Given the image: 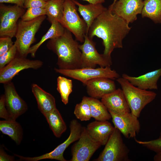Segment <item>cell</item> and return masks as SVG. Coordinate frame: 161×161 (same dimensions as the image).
Returning <instances> with one entry per match:
<instances>
[{
  "mask_svg": "<svg viewBox=\"0 0 161 161\" xmlns=\"http://www.w3.org/2000/svg\"><path fill=\"white\" fill-rule=\"evenodd\" d=\"M131 28L129 23L108 9L94 20L87 35L91 39L96 36L102 40L103 54L112 61V53L115 48L123 47V40Z\"/></svg>",
  "mask_w": 161,
  "mask_h": 161,
  "instance_id": "6da1fadb",
  "label": "cell"
},
{
  "mask_svg": "<svg viewBox=\"0 0 161 161\" xmlns=\"http://www.w3.org/2000/svg\"><path fill=\"white\" fill-rule=\"evenodd\" d=\"M72 32L65 28L64 33L57 38L50 39L47 48L57 55V64L59 68L75 69L81 68V52L79 44L73 38Z\"/></svg>",
  "mask_w": 161,
  "mask_h": 161,
  "instance_id": "7a4b0ae2",
  "label": "cell"
},
{
  "mask_svg": "<svg viewBox=\"0 0 161 161\" xmlns=\"http://www.w3.org/2000/svg\"><path fill=\"white\" fill-rule=\"evenodd\" d=\"M116 80L121 87L131 113L138 118L145 106L155 98L156 93L136 87L122 77Z\"/></svg>",
  "mask_w": 161,
  "mask_h": 161,
  "instance_id": "3957f363",
  "label": "cell"
},
{
  "mask_svg": "<svg viewBox=\"0 0 161 161\" xmlns=\"http://www.w3.org/2000/svg\"><path fill=\"white\" fill-rule=\"evenodd\" d=\"M46 17L43 15L31 21L21 20L18 21L14 43L17 49V55L26 57L31 45L35 41V34Z\"/></svg>",
  "mask_w": 161,
  "mask_h": 161,
  "instance_id": "277c9868",
  "label": "cell"
},
{
  "mask_svg": "<svg viewBox=\"0 0 161 161\" xmlns=\"http://www.w3.org/2000/svg\"><path fill=\"white\" fill-rule=\"evenodd\" d=\"M76 5L73 0H64L63 15L59 23L74 35L77 41L83 43L85 35H87V27L79 16Z\"/></svg>",
  "mask_w": 161,
  "mask_h": 161,
  "instance_id": "5b68a950",
  "label": "cell"
},
{
  "mask_svg": "<svg viewBox=\"0 0 161 161\" xmlns=\"http://www.w3.org/2000/svg\"><path fill=\"white\" fill-rule=\"evenodd\" d=\"M97 161H129V150L124 143L121 133L114 127Z\"/></svg>",
  "mask_w": 161,
  "mask_h": 161,
  "instance_id": "8992f818",
  "label": "cell"
},
{
  "mask_svg": "<svg viewBox=\"0 0 161 161\" xmlns=\"http://www.w3.org/2000/svg\"><path fill=\"white\" fill-rule=\"evenodd\" d=\"M54 70L57 73L80 81L84 85L89 80L97 78H106L113 80L120 77V75L115 70L112 69L110 66L75 69L55 68Z\"/></svg>",
  "mask_w": 161,
  "mask_h": 161,
  "instance_id": "52a82bcc",
  "label": "cell"
},
{
  "mask_svg": "<svg viewBox=\"0 0 161 161\" xmlns=\"http://www.w3.org/2000/svg\"><path fill=\"white\" fill-rule=\"evenodd\" d=\"M23 7L15 4L7 6L0 4V37H15L18 20L24 13Z\"/></svg>",
  "mask_w": 161,
  "mask_h": 161,
  "instance_id": "ba28073f",
  "label": "cell"
},
{
  "mask_svg": "<svg viewBox=\"0 0 161 161\" xmlns=\"http://www.w3.org/2000/svg\"><path fill=\"white\" fill-rule=\"evenodd\" d=\"M82 127L77 120H72L70 123V133L67 139L57 146L51 152L34 157H26L17 155L21 160L37 161L45 159H54L60 161H66L63 156L66 149L72 143L78 140L81 133Z\"/></svg>",
  "mask_w": 161,
  "mask_h": 161,
  "instance_id": "9c48e42d",
  "label": "cell"
},
{
  "mask_svg": "<svg viewBox=\"0 0 161 161\" xmlns=\"http://www.w3.org/2000/svg\"><path fill=\"white\" fill-rule=\"evenodd\" d=\"M95 45L93 39L89 38L87 35H85L83 43L79 45L81 52L82 68H95L97 65L103 67L110 66L112 65V61L103 54H99L96 49Z\"/></svg>",
  "mask_w": 161,
  "mask_h": 161,
  "instance_id": "30bf717a",
  "label": "cell"
},
{
  "mask_svg": "<svg viewBox=\"0 0 161 161\" xmlns=\"http://www.w3.org/2000/svg\"><path fill=\"white\" fill-rule=\"evenodd\" d=\"M17 54L15 58L4 67L0 69V83L4 84L12 80L20 71L25 69H37L42 67V61L30 60Z\"/></svg>",
  "mask_w": 161,
  "mask_h": 161,
  "instance_id": "8fae6325",
  "label": "cell"
},
{
  "mask_svg": "<svg viewBox=\"0 0 161 161\" xmlns=\"http://www.w3.org/2000/svg\"><path fill=\"white\" fill-rule=\"evenodd\" d=\"M78 140L72 148V158L70 161H88L101 145L90 137L84 127H82Z\"/></svg>",
  "mask_w": 161,
  "mask_h": 161,
  "instance_id": "7c38bea8",
  "label": "cell"
},
{
  "mask_svg": "<svg viewBox=\"0 0 161 161\" xmlns=\"http://www.w3.org/2000/svg\"><path fill=\"white\" fill-rule=\"evenodd\" d=\"M114 127L126 138H134L139 132L140 125L138 117L131 112L118 114L109 111Z\"/></svg>",
  "mask_w": 161,
  "mask_h": 161,
  "instance_id": "4fadbf2b",
  "label": "cell"
},
{
  "mask_svg": "<svg viewBox=\"0 0 161 161\" xmlns=\"http://www.w3.org/2000/svg\"><path fill=\"white\" fill-rule=\"evenodd\" d=\"M143 6L142 0H118L108 9L129 24L137 20V15L142 13Z\"/></svg>",
  "mask_w": 161,
  "mask_h": 161,
  "instance_id": "5bb4252c",
  "label": "cell"
},
{
  "mask_svg": "<svg viewBox=\"0 0 161 161\" xmlns=\"http://www.w3.org/2000/svg\"><path fill=\"white\" fill-rule=\"evenodd\" d=\"M4 84L6 108L11 119L16 120L27 111V106L17 93L13 82Z\"/></svg>",
  "mask_w": 161,
  "mask_h": 161,
  "instance_id": "9a60e30c",
  "label": "cell"
},
{
  "mask_svg": "<svg viewBox=\"0 0 161 161\" xmlns=\"http://www.w3.org/2000/svg\"><path fill=\"white\" fill-rule=\"evenodd\" d=\"M84 85L86 86L88 95L91 97L97 99L101 98L116 89L114 81L106 78H97L91 79Z\"/></svg>",
  "mask_w": 161,
  "mask_h": 161,
  "instance_id": "2e32d148",
  "label": "cell"
},
{
  "mask_svg": "<svg viewBox=\"0 0 161 161\" xmlns=\"http://www.w3.org/2000/svg\"><path fill=\"white\" fill-rule=\"evenodd\" d=\"M101 101L108 111L123 114L131 112L129 107L122 89H116L104 96Z\"/></svg>",
  "mask_w": 161,
  "mask_h": 161,
  "instance_id": "e0dca14e",
  "label": "cell"
},
{
  "mask_svg": "<svg viewBox=\"0 0 161 161\" xmlns=\"http://www.w3.org/2000/svg\"><path fill=\"white\" fill-rule=\"evenodd\" d=\"M114 129L108 120H96L89 123L86 127L90 137L101 145H106Z\"/></svg>",
  "mask_w": 161,
  "mask_h": 161,
  "instance_id": "ac0fdd59",
  "label": "cell"
},
{
  "mask_svg": "<svg viewBox=\"0 0 161 161\" xmlns=\"http://www.w3.org/2000/svg\"><path fill=\"white\" fill-rule=\"evenodd\" d=\"M161 76V67L138 77L130 76L123 73L122 77L133 85L141 89L148 90L158 89L157 82Z\"/></svg>",
  "mask_w": 161,
  "mask_h": 161,
  "instance_id": "d6986e66",
  "label": "cell"
},
{
  "mask_svg": "<svg viewBox=\"0 0 161 161\" xmlns=\"http://www.w3.org/2000/svg\"><path fill=\"white\" fill-rule=\"evenodd\" d=\"M73 0L78 6V11L87 24L88 33L94 20L108 9L103 6L102 3L83 5L75 0Z\"/></svg>",
  "mask_w": 161,
  "mask_h": 161,
  "instance_id": "ffe728a7",
  "label": "cell"
},
{
  "mask_svg": "<svg viewBox=\"0 0 161 161\" xmlns=\"http://www.w3.org/2000/svg\"><path fill=\"white\" fill-rule=\"evenodd\" d=\"M32 91L36 98L38 108L44 115L56 108L54 97L38 85H32Z\"/></svg>",
  "mask_w": 161,
  "mask_h": 161,
  "instance_id": "44dd1931",
  "label": "cell"
},
{
  "mask_svg": "<svg viewBox=\"0 0 161 161\" xmlns=\"http://www.w3.org/2000/svg\"><path fill=\"white\" fill-rule=\"evenodd\" d=\"M0 130L19 145L23 137V130L20 124L13 120H4L0 121Z\"/></svg>",
  "mask_w": 161,
  "mask_h": 161,
  "instance_id": "7402d4cb",
  "label": "cell"
},
{
  "mask_svg": "<svg viewBox=\"0 0 161 161\" xmlns=\"http://www.w3.org/2000/svg\"><path fill=\"white\" fill-rule=\"evenodd\" d=\"M54 135L59 138L67 129L66 125L56 108L44 115Z\"/></svg>",
  "mask_w": 161,
  "mask_h": 161,
  "instance_id": "603a6c76",
  "label": "cell"
},
{
  "mask_svg": "<svg viewBox=\"0 0 161 161\" xmlns=\"http://www.w3.org/2000/svg\"><path fill=\"white\" fill-rule=\"evenodd\" d=\"M143 18H148L155 24L161 23V0H145L141 13Z\"/></svg>",
  "mask_w": 161,
  "mask_h": 161,
  "instance_id": "cb8c5ba5",
  "label": "cell"
},
{
  "mask_svg": "<svg viewBox=\"0 0 161 161\" xmlns=\"http://www.w3.org/2000/svg\"><path fill=\"white\" fill-rule=\"evenodd\" d=\"M65 29L59 22L52 23L50 27L40 40L36 44L30 47L28 54H31L32 57H35L36 51L44 42L48 39L55 38L62 35L64 33Z\"/></svg>",
  "mask_w": 161,
  "mask_h": 161,
  "instance_id": "d4e9b609",
  "label": "cell"
},
{
  "mask_svg": "<svg viewBox=\"0 0 161 161\" xmlns=\"http://www.w3.org/2000/svg\"><path fill=\"white\" fill-rule=\"evenodd\" d=\"M64 0H49L47 1L45 8L47 19L51 23L59 22L62 19L64 13Z\"/></svg>",
  "mask_w": 161,
  "mask_h": 161,
  "instance_id": "484cf974",
  "label": "cell"
},
{
  "mask_svg": "<svg viewBox=\"0 0 161 161\" xmlns=\"http://www.w3.org/2000/svg\"><path fill=\"white\" fill-rule=\"evenodd\" d=\"M92 117L96 120L104 121L109 120L111 116L104 104L97 99L88 97Z\"/></svg>",
  "mask_w": 161,
  "mask_h": 161,
  "instance_id": "4316f807",
  "label": "cell"
},
{
  "mask_svg": "<svg viewBox=\"0 0 161 161\" xmlns=\"http://www.w3.org/2000/svg\"><path fill=\"white\" fill-rule=\"evenodd\" d=\"M72 82L71 80L59 76L57 79V89L60 93L63 103L66 105L72 91Z\"/></svg>",
  "mask_w": 161,
  "mask_h": 161,
  "instance_id": "83f0119b",
  "label": "cell"
},
{
  "mask_svg": "<svg viewBox=\"0 0 161 161\" xmlns=\"http://www.w3.org/2000/svg\"><path fill=\"white\" fill-rule=\"evenodd\" d=\"M74 113L76 118L81 121L90 119L92 117L88 97L84 96L81 102L76 105Z\"/></svg>",
  "mask_w": 161,
  "mask_h": 161,
  "instance_id": "f1b7e54d",
  "label": "cell"
},
{
  "mask_svg": "<svg viewBox=\"0 0 161 161\" xmlns=\"http://www.w3.org/2000/svg\"><path fill=\"white\" fill-rule=\"evenodd\" d=\"M46 15V11L45 8H30L21 17V20L28 21L34 19L39 16Z\"/></svg>",
  "mask_w": 161,
  "mask_h": 161,
  "instance_id": "f546056e",
  "label": "cell"
},
{
  "mask_svg": "<svg viewBox=\"0 0 161 161\" xmlns=\"http://www.w3.org/2000/svg\"><path fill=\"white\" fill-rule=\"evenodd\" d=\"M135 142L148 149L155 152L156 153L161 152V132L159 137L156 139L142 141L135 138Z\"/></svg>",
  "mask_w": 161,
  "mask_h": 161,
  "instance_id": "4dcf8cb0",
  "label": "cell"
},
{
  "mask_svg": "<svg viewBox=\"0 0 161 161\" xmlns=\"http://www.w3.org/2000/svg\"><path fill=\"white\" fill-rule=\"evenodd\" d=\"M17 53V49L14 43L9 50L0 56V69L4 67L12 61L16 56Z\"/></svg>",
  "mask_w": 161,
  "mask_h": 161,
  "instance_id": "1f68e13d",
  "label": "cell"
},
{
  "mask_svg": "<svg viewBox=\"0 0 161 161\" xmlns=\"http://www.w3.org/2000/svg\"><path fill=\"white\" fill-rule=\"evenodd\" d=\"M14 43L12 38L9 37H0V56L9 50Z\"/></svg>",
  "mask_w": 161,
  "mask_h": 161,
  "instance_id": "d6a6232c",
  "label": "cell"
},
{
  "mask_svg": "<svg viewBox=\"0 0 161 161\" xmlns=\"http://www.w3.org/2000/svg\"><path fill=\"white\" fill-rule=\"evenodd\" d=\"M47 4L45 0H25L24 8H45Z\"/></svg>",
  "mask_w": 161,
  "mask_h": 161,
  "instance_id": "836d02e7",
  "label": "cell"
},
{
  "mask_svg": "<svg viewBox=\"0 0 161 161\" xmlns=\"http://www.w3.org/2000/svg\"><path fill=\"white\" fill-rule=\"evenodd\" d=\"M0 117L5 120L11 119L6 106L4 94L1 95L0 96Z\"/></svg>",
  "mask_w": 161,
  "mask_h": 161,
  "instance_id": "e575fe53",
  "label": "cell"
},
{
  "mask_svg": "<svg viewBox=\"0 0 161 161\" xmlns=\"http://www.w3.org/2000/svg\"><path fill=\"white\" fill-rule=\"evenodd\" d=\"M14 160L15 157L14 156L7 154L2 148H0V161H13Z\"/></svg>",
  "mask_w": 161,
  "mask_h": 161,
  "instance_id": "d590c367",
  "label": "cell"
},
{
  "mask_svg": "<svg viewBox=\"0 0 161 161\" xmlns=\"http://www.w3.org/2000/svg\"><path fill=\"white\" fill-rule=\"evenodd\" d=\"M24 1L25 0H0V3L14 4L24 8Z\"/></svg>",
  "mask_w": 161,
  "mask_h": 161,
  "instance_id": "8d00e7d4",
  "label": "cell"
},
{
  "mask_svg": "<svg viewBox=\"0 0 161 161\" xmlns=\"http://www.w3.org/2000/svg\"><path fill=\"white\" fill-rule=\"evenodd\" d=\"M88 2L89 3L91 4H97L98 3H104L105 0H83Z\"/></svg>",
  "mask_w": 161,
  "mask_h": 161,
  "instance_id": "74e56055",
  "label": "cell"
},
{
  "mask_svg": "<svg viewBox=\"0 0 161 161\" xmlns=\"http://www.w3.org/2000/svg\"><path fill=\"white\" fill-rule=\"evenodd\" d=\"M154 161H161V152L156 153L154 157Z\"/></svg>",
  "mask_w": 161,
  "mask_h": 161,
  "instance_id": "f35d334b",
  "label": "cell"
},
{
  "mask_svg": "<svg viewBox=\"0 0 161 161\" xmlns=\"http://www.w3.org/2000/svg\"><path fill=\"white\" fill-rule=\"evenodd\" d=\"M118 0H114L112 4H114Z\"/></svg>",
  "mask_w": 161,
  "mask_h": 161,
  "instance_id": "ab89813d",
  "label": "cell"
},
{
  "mask_svg": "<svg viewBox=\"0 0 161 161\" xmlns=\"http://www.w3.org/2000/svg\"><path fill=\"white\" fill-rule=\"evenodd\" d=\"M45 0L46 1H49V0Z\"/></svg>",
  "mask_w": 161,
  "mask_h": 161,
  "instance_id": "60d3db41",
  "label": "cell"
}]
</instances>
